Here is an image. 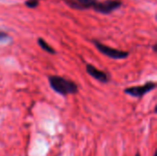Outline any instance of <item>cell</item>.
<instances>
[{
    "label": "cell",
    "mask_w": 157,
    "mask_h": 156,
    "mask_svg": "<svg viewBox=\"0 0 157 156\" xmlns=\"http://www.w3.org/2000/svg\"><path fill=\"white\" fill-rule=\"evenodd\" d=\"M37 42H38V45H39L43 51H45L46 52H48V53H50V54H55V53H56V52H55V50H54L52 47H51V46L47 43V41H45L42 38H38Z\"/></svg>",
    "instance_id": "cell-7"
},
{
    "label": "cell",
    "mask_w": 157,
    "mask_h": 156,
    "mask_svg": "<svg viewBox=\"0 0 157 156\" xmlns=\"http://www.w3.org/2000/svg\"><path fill=\"white\" fill-rule=\"evenodd\" d=\"M4 38H8L7 34L5 33V32H0V40H2V39H4Z\"/></svg>",
    "instance_id": "cell-9"
},
{
    "label": "cell",
    "mask_w": 157,
    "mask_h": 156,
    "mask_svg": "<svg viewBox=\"0 0 157 156\" xmlns=\"http://www.w3.org/2000/svg\"><path fill=\"white\" fill-rule=\"evenodd\" d=\"M97 2L98 0H69L67 4L75 9H87L91 8Z\"/></svg>",
    "instance_id": "cell-6"
},
{
    "label": "cell",
    "mask_w": 157,
    "mask_h": 156,
    "mask_svg": "<svg viewBox=\"0 0 157 156\" xmlns=\"http://www.w3.org/2000/svg\"><path fill=\"white\" fill-rule=\"evenodd\" d=\"M93 43H94L95 47L98 50V51H100L102 54L106 55L107 57H109L110 59H114V60H123V59H126L130 55L129 51L111 48V47L107 46V45H105V44H103L100 41L96 40H93Z\"/></svg>",
    "instance_id": "cell-2"
},
{
    "label": "cell",
    "mask_w": 157,
    "mask_h": 156,
    "mask_svg": "<svg viewBox=\"0 0 157 156\" xmlns=\"http://www.w3.org/2000/svg\"><path fill=\"white\" fill-rule=\"evenodd\" d=\"M135 156H141V155H140V154H139V153H137V154H135Z\"/></svg>",
    "instance_id": "cell-10"
},
{
    "label": "cell",
    "mask_w": 157,
    "mask_h": 156,
    "mask_svg": "<svg viewBox=\"0 0 157 156\" xmlns=\"http://www.w3.org/2000/svg\"><path fill=\"white\" fill-rule=\"evenodd\" d=\"M48 79L52 89L63 97L67 95H75L78 92V86L72 80H68L58 75L49 76Z\"/></svg>",
    "instance_id": "cell-1"
},
{
    "label": "cell",
    "mask_w": 157,
    "mask_h": 156,
    "mask_svg": "<svg viewBox=\"0 0 157 156\" xmlns=\"http://www.w3.org/2000/svg\"><path fill=\"white\" fill-rule=\"evenodd\" d=\"M122 6L121 0H106L103 2H97L93 5L92 8L94 11L103 15H109L113 11L119 9Z\"/></svg>",
    "instance_id": "cell-3"
},
{
    "label": "cell",
    "mask_w": 157,
    "mask_h": 156,
    "mask_svg": "<svg viewBox=\"0 0 157 156\" xmlns=\"http://www.w3.org/2000/svg\"><path fill=\"white\" fill-rule=\"evenodd\" d=\"M24 5L29 8H36L40 5V0H26Z\"/></svg>",
    "instance_id": "cell-8"
},
{
    "label": "cell",
    "mask_w": 157,
    "mask_h": 156,
    "mask_svg": "<svg viewBox=\"0 0 157 156\" xmlns=\"http://www.w3.org/2000/svg\"><path fill=\"white\" fill-rule=\"evenodd\" d=\"M86 73L91 76L93 77L94 79L99 81L100 83H103V84H107L109 82L110 80V76L108 73L104 72V71H101L98 68H96L94 65L92 64H86Z\"/></svg>",
    "instance_id": "cell-5"
},
{
    "label": "cell",
    "mask_w": 157,
    "mask_h": 156,
    "mask_svg": "<svg viewBox=\"0 0 157 156\" xmlns=\"http://www.w3.org/2000/svg\"><path fill=\"white\" fill-rule=\"evenodd\" d=\"M156 87V84L154 82H147L146 84L143 86H131L124 89V93L127 95L132 96V97L142 98L144 96H145L147 93L155 90Z\"/></svg>",
    "instance_id": "cell-4"
}]
</instances>
